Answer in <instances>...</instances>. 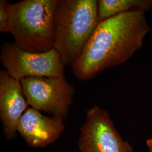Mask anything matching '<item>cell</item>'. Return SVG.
I'll use <instances>...</instances> for the list:
<instances>
[{"mask_svg":"<svg viewBox=\"0 0 152 152\" xmlns=\"http://www.w3.org/2000/svg\"><path fill=\"white\" fill-rule=\"evenodd\" d=\"M20 83L24 96L31 108L63 120L67 118L73 103L75 88L64 75L55 77H28Z\"/></svg>","mask_w":152,"mask_h":152,"instance_id":"277c9868","label":"cell"},{"mask_svg":"<svg viewBox=\"0 0 152 152\" xmlns=\"http://www.w3.org/2000/svg\"><path fill=\"white\" fill-rule=\"evenodd\" d=\"M146 144L148 147V152H152V138L148 139Z\"/></svg>","mask_w":152,"mask_h":152,"instance_id":"8fae6325","label":"cell"},{"mask_svg":"<svg viewBox=\"0 0 152 152\" xmlns=\"http://www.w3.org/2000/svg\"><path fill=\"white\" fill-rule=\"evenodd\" d=\"M78 146L80 152H134L115 127L108 112L98 105L86 110Z\"/></svg>","mask_w":152,"mask_h":152,"instance_id":"8992f818","label":"cell"},{"mask_svg":"<svg viewBox=\"0 0 152 152\" xmlns=\"http://www.w3.org/2000/svg\"><path fill=\"white\" fill-rule=\"evenodd\" d=\"M152 9V0H99L98 16L100 21L129 11H145Z\"/></svg>","mask_w":152,"mask_h":152,"instance_id":"9c48e42d","label":"cell"},{"mask_svg":"<svg viewBox=\"0 0 152 152\" xmlns=\"http://www.w3.org/2000/svg\"><path fill=\"white\" fill-rule=\"evenodd\" d=\"M28 106L20 81L12 78L6 70H1L0 119L7 140L16 137L18 124Z\"/></svg>","mask_w":152,"mask_h":152,"instance_id":"52a82bcc","label":"cell"},{"mask_svg":"<svg viewBox=\"0 0 152 152\" xmlns=\"http://www.w3.org/2000/svg\"><path fill=\"white\" fill-rule=\"evenodd\" d=\"M150 31L144 11H129L100 21L71 66L74 76L89 81L124 64L141 48Z\"/></svg>","mask_w":152,"mask_h":152,"instance_id":"6da1fadb","label":"cell"},{"mask_svg":"<svg viewBox=\"0 0 152 152\" xmlns=\"http://www.w3.org/2000/svg\"><path fill=\"white\" fill-rule=\"evenodd\" d=\"M9 3L7 0L0 1V32H8L9 14L7 5Z\"/></svg>","mask_w":152,"mask_h":152,"instance_id":"30bf717a","label":"cell"},{"mask_svg":"<svg viewBox=\"0 0 152 152\" xmlns=\"http://www.w3.org/2000/svg\"><path fill=\"white\" fill-rule=\"evenodd\" d=\"M100 23L96 0H58L54 20V49L65 66L81 54Z\"/></svg>","mask_w":152,"mask_h":152,"instance_id":"7a4b0ae2","label":"cell"},{"mask_svg":"<svg viewBox=\"0 0 152 152\" xmlns=\"http://www.w3.org/2000/svg\"><path fill=\"white\" fill-rule=\"evenodd\" d=\"M64 120L44 115L32 108L22 115L17 131L29 146L45 148L56 141L65 130Z\"/></svg>","mask_w":152,"mask_h":152,"instance_id":"ba28073f","label":"cell"},{"mask_svg":"<svg viewBox=\"0 0 152 152\" xmlns=\"http://www.w3.org/2000/svg\"><path fill=\"white\" fill-rule=\"evenodd\" d=\"M0 60L12 78L21 81L28 77H55L64 75L65 66L55 49L46 53H32L18 46L14 42L1 44Z\"/></svg>","mask_w":152,"mask_h":152,"instance_id":"5b68a950","label":"cell"},{"mask_svg":"<svg viewBox=\"0 0 152 152\" xmlns=\"http://www.w3.org/2000/svg\"><path fill=\"white\" fill-rule=\"evenodd\" d=\"M58 0H23L8 4V33L20 48L32 53L54 49V20Z\"/></svg>","mask_w":152,"mask_h":152,"instance_id":"3957f363","label":"cell"}]
</instances>
